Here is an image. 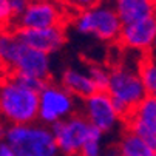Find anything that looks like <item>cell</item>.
I'll return each instance as SVG.
<instances>
[{
  "instance_id": "obj_1",
  "label": "cell",
  "mask_w": 156,
  "mask_h": 156,
  "mask_svg": "<svg viewBox=\"0 0 156 156\" xmlns=\"http://www.w3.org/2000/svg\"><path fill=\"white\" fill-rule=\"evenodd\" d=\"M0 116L9 125L39 119V93L20 85L12 76L0 82Z\"/></svg>"
},
{
  "instance_id": "obj_2",
  "label": "cell",
  "mask_w": 156,
  "mask_h": 156,
  "mask_svg": "<svg viewBox=\"0 0 156 156\" xmlns=\"http://www.w3.org/2000/svg\"><path fill=\"white\" fill-rule=\"evenodd\" d=\"M5 141L16 156H57L60 153L51 127L45 124L8 125Z\"/></svg>"
},
{
  "instance_id": "obj_3",
  "label": "cell",
  "mask_w": 156,
  "mask_h": 156,
  "mask_svg": "<svg viewBox=\"0 0 156 156\" xmlns=\"http://www.w3.org/2000/svg\"><path fill=\"white\" fill-rule=\"evenodd\" d=\"M107 93L113 99L122 121H125L133 110L148 96L139 73L128 66H116L111 70Z\"/></svg>"
},
{
  "instance_id": "obj_4",
  "label": "cell",
  "mask_w": 156,
  "mask_h": 156,
  "mask_svg": "<svg viewBox=\"0 0 156 156\" xmlns=\"http://www.w3.org/2000/svg\"><path fill=\"white\" fill-rule=\"evenodd\" d=\"M73 25L77 33L94 36L104 42L119 40L124 27L115 6L107 2H101L90 9L79 11L73 20Z\"/></svg>"
},
{
  "instance_id": "obj_5",
  "label": "cell",
  "mask_w": 156,
  "mask_h": 156,
  "mask_svg": "<svg viewBox=\"0 0 156 156\" xmlns=\"http://www.w3.org/2000/svg\"><path fill=\"white\" fill-rule=\"evenodd\" d=\"M74 108V96L63 85L48 82L39 93V119L45 125L73 116Z\"/></svg>"
},
{
  "instance_id": "obj_6",
  "label": "cell",
  "mask_w": 156,
  "mask_h": 156,
  "mask_svg": "<svg viewBox=\"0 0 156 156\" xmlns=\"http://www.w3.org/2000/svg\"><path fill=\"white\" fill-rule=\"evenodd\" d=\"M50 127L56 138L59 151L66 156H74V154L82 153V148L88 138L91 124L88 122L85 116L73 115Z\"/></svg>"
},
{
  "instance_id": "obj_7",
  "label": "cell",
  "mask_w": 156,
  "mask_h": 156,
  "mask_svg": "<svg viewBox=\"0 0 156 156\" xmlns=\"http://www.w3.org/2000/svg\"><path fill=\"white\" fill-rule=\"evenodd\" d=\"M83 113L88 122L102 133L111 131L122 119L107 91H96L90 98L83 99Z\"/></svg>"
},
{
  "instance_id": "obj_8",
  "label": "cell",
  "mask_w": 156,
  "mask_h": 156,
  "mask_svg": "<svg viewBox=\"0 0 156 156\" xmlns=\"http://www.w3.org/2000/svg\"><path fill=\"white\" fill-rule=\"evenodd\" d=\"M16 20V28H51L62 25V9L53 0H31L25 12Z\"/></svg>"
},
{
  "instance_id": "obj_9",
  "label": "cell",
  "mask_w": 156,
  "mask_h": 156,
  "mask_svg": "<svg viewBox=\"0 0 156 156\" xmlns=\"http://www.w3.org/2000/svg\"><path fill=\"white\" fill-rule=\"evenodd\" d=\"M127 128L156 150V98L148 94L125 119Z\"/></svg>"
},
{
  "instance_id": "obj_10",
  "label": "cell",
  "mask_w": 156,
  "mask_h": 156,
  "mask_svg": "<svg viewBox=\"0 0 156 156\" xmlns=\"http://www.w3.org/2000/svg\"><path fill=\"white\" fill-rule=\"evenodd\" d=\"M14 33L25 45L36 48L39 51H43L47 54L59 51L66 42L65 30L62 25L51 27V28H40V30L16 28Z\"/></svg>"
},
{
  "instance_id": "obj_11",
  "label": "cell",
  "mask_w": 156,
  "mask_h": 156,
  "mask_svg": "<svg viewBox=\"0 0 156 156\" xmlns=\"http://www.w3.org/2000/svg\"><path fill=\"white\" fill-rule=\"evenodd\" d=\"M156 37V14L122 27L119 42L130 50L148 53Z\"/></svg>"
},
{
  "instance_id": "obj_12",
  "label": "cell",
  "mask_w": 156,
  "mask_h": 156,
  "mask_svg": "<svg viewBox=\"0 0 156 156\" xmlns=\"http://www.w3.org/2000/svg\"><path fill=\"white\" fill-rule=\"evenodd\" d=\"M11 73H25L33 74L40 79L48 80L50 76V54L39 51L36 48H31L25 45L20 40V47L16 56V62Z\"/></svg>"
},
{
  "instance_id": "obj_13",
  "label": "cell",
  "mask_w": 156,
  "mask_h": 156,
  "mask_svg": "<svg viewBox=\"0 0 156 156\" xmlns=\"http://www.w3.org/2000/svg\"><path fill=\"white\" fill-rule=\"evenodd\" d=\"M122 23H133L156 14V6L148 0H111Z\"/></svg>"
},
{
  "instance_id": "obj_14",
  "label": "cell",
  "mask_w": 156,
  "mask_h": 156,
  "mask_svg": "<svg viewBox=\"0 0 156 156\" xmlns=\"http://www.w3.org/2000/svg\"><path fill=\"white\" fill-rule=\"evenodd\" d=\"M60 85H63L74 98H80V99H87L98 91L90 74L77 71L74 68H68L62 73Z\"/></svg>"
},
{
  "instance_id": "obj_15",
  "label": "cell",
  "mask_w": 156,
  "mask_h": 156,
  "mask_svg": "<svg viewBox=\"0 0 156 156\" xmlns=\"http://www.w3.org/2000/svg\"><path fill=\"white\" fill-rule=\"evenodd\" d=\"M122 156H154L156 150H153L144 139H141L136 133L128 128L122 133V136L116 145Z\"/></svg>"
},
{
  "instance_id": "obj_16",
  "label": "cell",
  "mask_w": 156,
  "mask_h": 156,
  "mask_svg": "<svg viewBox=\"0 0 156 156\" xmlns=\"http://www.w3.org/2000/svg\"><path fill=\"white\" fill-rule=\"evenodd\" d=\"M20 47V39L14 31L2 30L0 31V65L12 71L16 56Z\"/></svg>"
},
{
  "instance_id": "obj_17",
  "label": "cell",
  "mask_w": 156,
  "mask_h": 156,
  "mask_svg": "<svg viewBox=\"0 0 156 156\" xmlns=\"http://www.w3.org/2000/svg\"><path fill=\"white\" fill-rule=\"evenodd\" d=\"M138 73L148 94H151L156 88V56H153L151 53H144V57L138 63Z\"/></svg>"
},
{
  "instance_id": "obj_18",
  "label": "cell",
  "mask_w": 156,
  "mask_h": 156,
  "mask_svg": "<svg viewBox=\"0 0 156 156\" xmlns=\"http://www.w3.org/2000/svg\"><path fill=\"white\" fill-rule=\"evenodd\" d=\"M102 136H104V133L99 128L91 125L80 156H101V153H102Z\"/></svg>"
},
{
  "instance_id": "obj_19",
  "label": "cell",
  "mask_w": 156,
  "mask_h": 156,
  "mask_svg": "<svg viewBox=\"0 0 156 156\" xmlns=\"http://www.w3.org/2000/svg\"><path fill=\"white\" fill-rule=\"evenodd\" d=\"M110 73L101 65H91L88 68V74H90L91 80L94 82V87L98 91H107L108 83H110Z\"/></svg>"
},
{
  "instance_id": "obj_20",
  "label": "cell",
  "mask_w": 156,
  "mask_h": 156,
  "mask_svg": "<svg viewBox=\"0 0 156 156\" xmlns=\"http://www.w3.org/2000/svg\"><path fill=\"white\" fill-rule=\"evenodd\" d=\"M11 76L20 83L30 90L36 91V93H40L43 90V87L48 83V80L45 79H40L37 76H33V74H25V73H11Z\"/></svg>"
},
{
  "instance_id": "obj_21",
  "label": "cell",
  "mask_w": 156,
  "mask_h": 156,
  "mask_svg": "<svg viewBox=\"0 0 156 156\" xmlns=\"http://www.w3.org/2000/svg\"><path fill=\"white\" fill-rule=\"evenodd\" d=\"M16 19L12 8L9 5V0H0V31L6 30L11 25V22Z\"/></svg>"
},
{
  "instance_id": "obj_22",
  "label": "cell",
  "mask_w": 156,
  "mask_h": 156,
  "mask_svg": "<svg viewBox=\"0 0 156 156\" xmlns=\"http://www.w3.org/2000/svg\"><path fill=\"white\" fill-rule=\"evenodd\" d=\"M65 2L77 11H83V9H90V8L99 5L102 0H65Z\"/></svg>"
},
{
  "instance_id": "obj_23",
  "label": "cell",
  "mask_w": 156,
  "mask_h": 156,
  "mask_svg": "<svg viewBox=\"0 0 156 156\" xmlns=\"http://www.w3.org/2000/svg\"><path fill=\"white\" fill-rule=\"evenodd\" d=\"M30 3H31V0H9V5L12 8V12H14L16 19L25 12V9L28 8Z\"/></svg>"
},
{
  "instance_id": "obj_24",
  "label": "cell",
  "mask_w": 156,
  "mask_h": 156,
  "mask_svg": "<svg viewBox=\"0 0 156 156\" xmlns=\"http://www.w3.org/2000/svg\"><path fill=\"white\" fill-rule=\"evenodd\" d=\"M0 156H16L14 150L9 147L6 141H0Z\"/></svg>"
},
{
  "instance_id": "obj_25",
  "label": "cell",
  "mask_w": 156,
  "mask_h": 156,
  "mask_svg": "<svg viewBox=\"0 0 156 156\" xmlns=\"http://www.w3.org/2000/svg\"><path fill=\"white\" fill-rule=\"evenodd\" d=\"M102 156H122V154H121V151H119L118 147H110Z\"/></svg>"
},
{
  "instance_id": "obj_26",
  "label": "cell",
  "mask_w": 156,
  "mask_h": 156,
  "mask_svg": "<svg viewBox=\"0 0 156 156\" xmlns=\"http://www.w3.org/2000/svg\"><path fill=\"white\" fill-rule=\"evenodd\" d=\"M148 53H151L153 56H156V37H154V40H153V45H151V48H150Z\"/></svg>"
},
{
  "instance_id": "obj_27",
  "label": "cell",
  "mask_w": 156,
  "mask_h": 156,
  "mask_svg": "<svg viewBox=\"0 0 156 156\" xmlns=\"http://www.w3.org/2000/svg\"><path fill=\"white\" fill-rule=\"evenodd\" d=\"M148 2H150L151 5H154V6H156V0H148Z\"/></svg>"
},
{
  "instance_id": "obj_28",
  "label": "cell",
  "mask_w": 156,
  "mask_h": 156,
  "mask_svg": "<svg viewBox=\"0 0 156 156\" xmlns=\"http://www.w3.org/2000/svg\"><path fill=\"white\" fill-rule=\"evenodd\" d=\"M151 94H153V96H154V98H156V88H154V91H153V93H151Z\"/></svg>"
},
{
  "instance_id": "obj_29",
  "label": "cell",
  "mask_w": 156,
  "mask_h": 156,
  "mask_svg": "<svg viewBox=\"0 0 156 156\" xmlns=\"http://www.w3.org/2000/svg\"><path fill=\"white\" fill-rule=\"evenodd\" d=\"M154 156H156V154H154Z\"/></svg>"
}]
</instances>
